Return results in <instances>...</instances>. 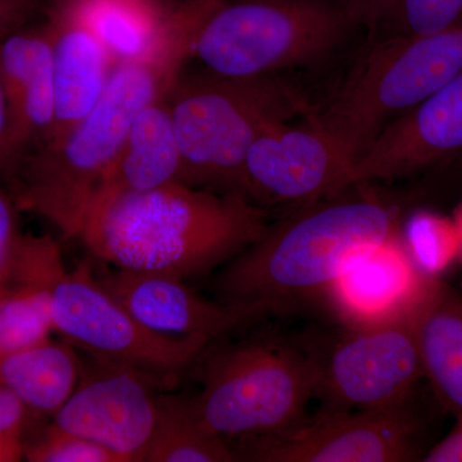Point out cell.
I'll return each mask as SVG.
<instances>
[{
	"mask_svg": "<svg viewBox=\"0 0 462 462\" xmlns=\"http://www.w3.org/2000/svg\"><path fill=\"white\" fill-rule=\"evenodd\" d=\"M202 14L178 5L165 42L142 60L118 63L89 114L32 152L8 188L20 211L39 215L65 238H80L88 212L136 116L166 96L191 56Z\"/></svg>",
	"mask_w": 462,
	"mask_h": 462,
	"instance_id": "6da1fadb",
	"label": "cell"
},
{
	"mask_svg": "<svg viewBox=\"0 0 462 462\" xmlns=\"http://www.w3.org/2000/svg\"><path fill=\"white\" fill-rule=\"evenodd\" d=\"M267 226L266 209L245 194L172 181L100 207L80 239L117 269L185 281L229 263Z\"/></svg>",
	"mask_w": 462,
	"mask_h": 462,
	"instance_id": "7a4b0ae2",
	"label": "cell"
},
{
	"mask_svg": "<svg viewBox=\"0 0 462 462\" xmlns=\"http://www.w3.org/2000/svg\"><path fill=\"white\" fill-rule=\"evenodd\" d=\"M397 226L393 207L367 197L300 207L225 263L216 291L257 319L287 314L333 291L355 264L394 239Z\"/></svg>",
	"mask_w": 462,
	"mask_h": 462,
	"instance_id": "3957f363",
	"label": "cell"
},
{
	"mask_svg": "<svg viewBox=\"0 0 462 462\" xmlns=\"http://www.w3.org/2000/svg\"><path fill=\"white\" fill-rule=\"evenodd\" d=\"M167 100L180 148V182L242 194L252 144L311 111L300 88L278 74L233 78L182 69Z\"/></svg>",
	"mask_w": 462,
	"mask_h": 462,
	"instance_id": "277c9868",
	"label": "cell"
},
{
	"mask_svg": "<svg viewBox=\"0 0 462 462\" xmlns=\"http://www.w3.org/2000/svg\"><path fill=\"white\" fill-rule=\"evenodd\" d=\"M462 69V26L431 35L394 32L357 57L324 106L307 117L355 158L398 117Z\"/></svg>",
	"mask_w": 462,
	"mask_h": 462,
	"instance_id": "5b68a950",
	"label": "cell"
},
{
	"mask_svg": "<svg viewBox=\"0 0 462 462\" xmlns=\"http://www.w3.org/2000/svg\"><path fill=\"white\" fill-rule=\"evenodd\" d=\"M203 361L202 388L187 398L194 418L223 439L287 436L302 427L315 396L309 346L252 338L217 349Z\"/></svg>",
	"mask_w": 462,
	"mask_h": 462,
	"instance_id": "8992f818",
	"label": "cell"
},
{
	"mask_svg": "<svg viewBox=\"0 0 462 462\" xmlns=\"http://www.w3.org/2000/svg\"><path fill=\"white\" fill-rule=\"evenodd\" d=\"M354 26L342 3L331 0H218L190 58L221 76L279 74L327 60Z\"/></svg>",
	"mask_w": 462,
	"mask_h": 462,
	"instance_id": "52a82bcc",
	"label": "cell"
},
{
	"mask_svg": "<svg viewBox=\"0 0 462 462\" xmlns=\"http://www.w3.org/2000/svg\"><path fill=\"white\" fill-rule=\"evenodd\" d=\"M427 396L419 388L396 406L328 411L287 436L238 439L233 452L236 461H421L433 445L430 437L436 428L437 409L442 407L433 393Z\"/></svg>",
	"mask_w": 462,
	"mask_h": 462,
	"instance_id": "ba28073f",
	"label": "cell"
},
{
	"mask_svg": "<svg viewBox=\"0 0 462 462\" xmlns=\"http://www.w3.org/2000/svg\"><path fill=\"white\" fill-rule=\"evenodd\" d=\"M413 306L365 322L330 345L309 346L315 396L328 411H364L396 406L424 379Z\"/></svg>",
	"mask_w": 462,
	"mask_h": 462,
	"instance_id": "9c48e42d",
	"label": "cell"
},
{
	"mask_svg": "<svg viewBox=\"0 0 462 462\" xmlns=\"http://www.w3.org/2000/svg\"><path fill=\"white\" fill-rule=\"evenodd\" d=\"M54 331L91 357L172 376L196 363L211 339L166 337L139 324L105 291L90 267L67 272L57 264L50 278Z\"/></svg>",
	"mask_w": 462,
	"mask_h": 462,
	"instance_id": "30bf717a",
	"label": "cell"
},
{
	"mask_svg": "<svg viewBox=\"0 0 462 462\" xmlns=\"http://www.w3.org/2000/svg\"><path fill=\"white\" fill-rule=\"evenodd\" d=\"M355 158L306 115L276 125L249 148L243 193L260 206L311 205L348 188Z\"/></svg>",
	"mask_w": 462,
	"mask_h": 462,
	"instance_id": "8fae6325",
	"label": "cell"
},
{
	"mask_svg": "<svg viewBox=\"0 0 462 462\" xmlns=\"http://www.w3.org/2000/svg\"><path fill=\"white\" fill-rule=\"evenodd\" d=\"M97 364L80 376L51 425L98 443L118 462L144 461L157 421L153 375L107 361Z\"/></svg>",
	"mask_w": 462,
	"mask_h": 462,
	"instance_id": "7c38bea8",
	"label": "cell"
},
{
	"mask_svg": "<svg viewBox=\"0 0 462 462\" xmlns=\"http://www.w3.org/2000/svg\"><path fill=\"white\" fill-rule=\"evenodd\" d=\"M462 157V69L420 105L378 134L357 158L346 185L398 180Z\"/></svg>",
	"mask_w": 462,
	"mask_h": 462,
	"instance_id": "4fadbf2b",
	"label": "cell"
},
{
	"mask_svg": "<svg viewBox=\"0 0 462 462\" xmlns=\"http://www.w3.org/2000/svg\"><path fill=\"white\" fill-rule=\"evenodd\" d=\"M94 278L139 324L161 336L214 340L257 320L251 310L207 300L172 276L116 267Z\"/></svg>",
	"mask_w": 462,
	"mask_h": 462,
	"instance_id": "5bb4252c",
	"label": "cell"
},
{
	"mask_svg": "<svg viewBox=\"0 0 462 462\" xmlns=\"http://www.w3.org/2000/svg\"><path fill=\"white\" fill-rule=\"evenodd\" d=\"M0 80L25 160L50 142L56 125L53 33L47 14L0 41Z\"/></svg>",
	"mask_w": 462,
	"mask_h": 462,
	"instance_id": "9a60e30c",
	"label": "cell"
},
{
	"mask_svg": "<svg viewBox=\"0 0 462 462\" xmlns=\"http://www.w3.org/2000/svg\"><path fill=\"white\" fill-rule=\"evenodd\" d=\"M47 17L53 33L56 83V125L51 142L89 114L117 65L96 35L58 0H51Z\"/></svg>",
	"mask_w": 462,
	"mask_h": 462,
	"instance_id": "2e32d148",
	"label": "cell"
},
{
	"mask_svg": "<svg viewBox=\"0 0 462 462\" xmlns=\"http://www.w3.org/2000/svg\"><path fill=\"white\" fill-rule=\"evenodd\" d=\"M62 263L50 236L23 234L7 284L0 289V358L51 339L50 278Z\"/></svg>",
	"mask_w": 462,
	"mask_h": 462,
	"instance_id": "e0dca14e",
	"label": "cell"
},
{
	"mask_svg": "<svg viewBox=\"0 0 462 462\" xmlns=\"http://www.w3.org/2000/svg\"><path fill=\"white\" fill-rule=\"evenodd\" d=\"M167 94L136 116L123 147L100 182L88 216L118 197L180 181V148Z\"/></svg>",
	"mask_w": 462,
	"mask_h": 462,
	"instance_id": "ac0fdd59",
	"label": "cell"
},
{
	"mask_svg": "<svg viewBox=\"0 0 462 462\" xmlns=\"http://www.w3.org/2000/svg\"><path fill=\"white\" fill-rule=\"evenodd\" d=\"M412 314L424 379L443 410L462 418V291L431 279Z\"/></svg>",
	"mask_w": 462,
	"mask_h": 462,
	"instance_id": "d6986e66",
	"label": "cell"
},
{
	"mask_svg": "<svg viewBox=\"0 0 462 462\" xmlns=\"http://www.w3.org/2000/svg\"><path fill=\"white\" fill-rule=\"evenodd\" d=\"M431 279L394 238L348 270L333 291L348 311L375 321L379 314L389 318L415 305Z\"/></svg>",
	"mask_w": 462,
	"mask_h": 462,
	"instance_id": "ffe728a7",
	"label": "cell"
},
{
	"mask_svg": "<svg viewBox=\"0 0 462 462\" xmlns=\"http://www.w3.org/2000/svg\"><path fill=\"white\" fill-rule=\"evenodd\" d=\"M102 42L116 65L142 60L165 42L175 7L163 0H58Z\"/></svg>",
	"mask_w": 462,
	"mask_h": 462,
	"instance_id": "44dd1931",
	"label": "cell"
},
{
	"mask_svg": "<svg viewBox=\"0 0 462 462\" xmlns=\"http://www.w3.org/2000/svg\"><path fill=\"white\" fill-rule=\"evenodd\" d=\"M80 376V360L69 343L50 339L0 358V382L35 416H54L74 393Z\"/></svg>",
	"mask_w": 462,
	"mask_h": 462,
	"instance_id": "7402d4cb",
	"label": "cell"
},
{
	"mask_svg": "<svg viewBox=\"0 0 462 462\" xmlns=\"http://www.w3.org/2000/svg\"><path fill=\"white\" fill-rule=\"evenodd\" d=\"M145 462L236 461L227 440L206 430L194 418L187 398L160 396L157 421Z\"/></svg>",
	"mask_w": 462,
	"mask_h": 462,
	"instance_id": "603a6c76",
	"label": "cell"
},
{
	"mask_svg": "<svg viewBox=\"0 0 462 462\" xmlns=\"http://www.w3.org/2000/svg\"><path fill=\"white\" fill-rule=\"evenodd\" d=\"M409 254L413 263L430 278L442 273L460 260V240L454 221L422 212L409 230Z\"/></svg>",
	"mask_w": 462,
	"mask_h": 462,
	"instance_id": "cb8c5ba5",
	"label": "cell"
},
{
	"mask_svg": "<svg viewBox=\"0 0 462 462\" xmlns=\"http://www.w3.org/2000/svg\"><path fill=\"white\" fill-rule=\"evenodd\" d=\"M397 32L431 35L462 26V0H397Z\"/></svg>",
	"mask_w": 462,
	"mask_h": 462,
	"instance_id": "d4e9b609",
	"label": "cell"
},
{
	"mask_svg": "<svg viewBox=\"0 0 462 462\" xmlns=\"http://www.w3.org/2000/svg\"><path fill=\"white\" fill-rule=\"evenodd\" d=\"M23 457L32 462H118L98 443L57 430L53 425L32 445L25 446Z\"/></svg>",
	"mask_w": 462,
	"mask_h": 462,
	"instance_id": "484cf974",
	"label": "cell"
},
{
	"mask_svg": "<svg viewBox=\"0 0 462 462\" xmlns=\"http://www.w3.org/2000/svg\"><path fill=\"white\" fill-rule=\"evenodd\" d=\"M29 415L20 398L0 382V462L20 461L25 455L23 431Z\"/></svg>",
	"mask_w": 462,
	"mask_h": 462,
	"instance_id": "4316f807",
	"label": "cell"
},
{
	"mask_svg": "<svg viewBox=\"0 0 462 462\" xmlns=\"http://www.w3.org/2000/svg\"><path fill=\"white\" fill-rule=\"evenodd\" d=\"M18 207L9 191L0 187V289L7 284L18 247H20L21 233L18 227Z\"/></svg>",
	"mask_w": 462,
	"mask_h": 462,
	"instance_id": "83f0119b",
	"label": "cell"
},
{
	"mask_svg": "<svg viewBox=\"0 0 462 462\" xmlns=\"http://www.w3.org/2000/svg\"><path fill=\"white\" fill-rule=\"evenodd\" d=\"M23 154L18 145L11 107L0 80V180L11 187L23 165Z\"/></svg>",
	"mask_w": 462,
	"mask_h": 462,
	"instance_id": "f1b7e54d",
	"label": "cell"
},
{
	"mask_svg": "<svg viewBox=\"0 0 462 462\" xmlns=\"http://www.w3.org/2000/svg\"><path fill=\"white\" fill-rule=\"evenodd\" d=\"M51 0H0V41L45 16Z\"/></svg>",
	"mask_w": 462,
	"mask_h": 462,
	"instance_id": "f546056e",
	"label": "cell"
},
{
	"mask_svg": "<svg viewBox=\"0 0 462 462\" xmlns=\"http://www.w3.org/2000/svg\"><path fill=\"white\" fill-rule=\"evenodd\" d=\"M397 0H340L355 25L375 27L393 17Z\"/></svg>",
	"mask_w": 462,
	"mask_h": 462,
	"instance_id": "4dcf8cb0",
	"label": "cell"
},
{
	"mask_svg": "<svg viewBox=\"0 0 462 462\" xmlns=\"http://www.w3.org/2000/svg\"><path fill=\"white\" fill-rule=\"evenodd\" d=\"M421 461L462 462V418H455L452 430L430 446Z\"/></svg>",
	"mask_w": 462,
	"mask_h": 462,
	"instance_id": "1f68e13d",
	"label": "cell"
},
{
	"mask_svg": "<svg viewBox=\"0 0 462 462\" xmlns=\"http://www.w3.org/2000/svg\"><path fill=\"white\" fill-rule=\"evenodd\" d=\"M454 223L457 229L458 240H460V260L462 261V205L456 211Z\"/></svg>",
	"mask_w": 462,
	"mask_h": 462,
	"instance_id": "d6a6232c",
	"label": "cell"
}]
</instances>
